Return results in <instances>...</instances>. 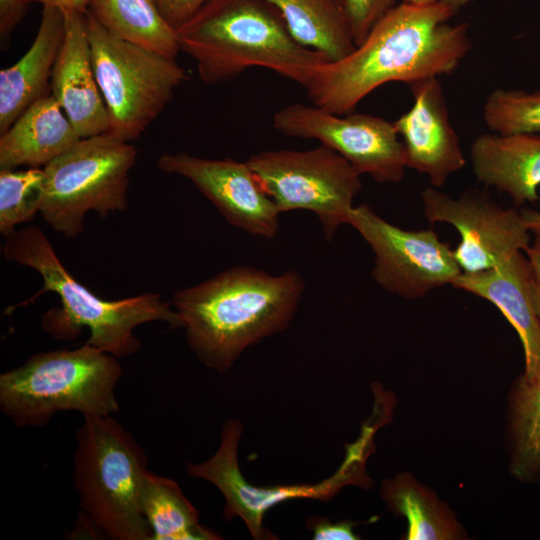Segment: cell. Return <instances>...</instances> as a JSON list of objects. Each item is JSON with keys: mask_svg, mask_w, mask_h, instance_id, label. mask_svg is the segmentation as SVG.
I'll return each instance as SVG.
<instances>
[{"mask_svg": "<svg viewBox=\"0 0 540 540\" xmlns=\"http://www.w3.org/2000/svg\"><path fill=\"white\" fill-rule=\"evenodd\" d=\"M483 119L494 133L540 135V91L495 89L485 100Z\"/></svg>", "mask_w": 540, "mask_h": 540, "instance_id": "obj_27", "label": "cell"}, {"mask_svg": "<svg viewBox=\"0 0 540 540\" xmlns=\"http://www.w3.org/2000/svg\"><path fill=\"white\" fill-rule=\"evenodd\" d=\"M157 166L163 173L192 182L232 226L266 239L276 237L281 212L247 161L179 152L162 154Z\"/></svg>", "mask_w": 540, "mask_h": 540, "instance_id": "obj_14", "label": "cell"}, {"mask_svg": "<svg viewBox=\"0 0 540 540\" xmlns=\"http://www.w3.org/2000/svg\"><path fill=\"white\" fill-rule=\"evenodd\" d=\"M473 1L474 0H403V2L413 3V4H441V5L448 6L457 12L462 7L467 6Z\"/></svg>", "mask_w": 540, "mask_h": 540, "instance_id": "obj_35", "label": "cell"}, {"mask_svg": "<svg viewBox=\"0 0 540 540\" xmlns=\"http://www.w3.org/2000/svg\"><path fill=\"white\" fill-rule=\"evenodd\" d=\"M86 18L109 131L130 142L161 114L186 72L175 58L113 35L88 12Z\"/></svg>", "mask_w": 540, "mask_h": 540, "instance_id": "obj_8", "label": "cell"}, {"mask_svg": "<svg viewBox=\"0 0 540 540\" xmlns=\"http://www.w3.org/2000/svg\"><path fill=\"white\" fill-rule=\"evenodd\" d=\"M524 252H518L495 268L461 273L452 286L494 304L516 330L524 350L521 378H540V321L531 300L530 268Z\"/></svg>", "mask_w": 540, "mask_h": 540, "instance_id": "obj_17", "label": "cell"}, {"mask_svg": "<svg viewBox=\"0 0 540 540\" xmlns=\"http://www.w3.org/2000/svg\"><path fill=\"white\" fill-rule=\"evenodd\" d=\"M247 163L279 211L307 210L319 219L326 240L347 224L362 187L361 174L327 146L306 150H268Z\"/></svg>", "mask_w": 540, "mask_h": 540, "instance_id": "obj_10", "label": "cell"}, {"mask_svg": "<svg viewBox=\"0 0 540 540\" xmlns=\"http://www.w3.org/2000/svg\"><path fill=\"white\" fill-rule=\"evenodd\" d=\"M118 358L89 343L40 352L0 375V410L18 427H41L61 411L109 416L119 411Z\"/></svg>", "mask_w": 540, "mask_h": 540, "instance_id": "obj_5", "label": "cell"}, {"mask_svg": "<svg viewBox=\"0 0 540 540\" xmlns=\"http://www.w3.org/2000/svg\"><path fill=\"white\" fill-rule=\"evenodd\" d=\"M456 13L441 4L395 5L349 55L317 67L304 87L312 105L343 115L386 83L451 74L471 48L468 24L448 23Z\"/></svg>", "mask_w": 540, "mask_h": 540, "instance_id": "obj_1", "label": "cell"}, {"mask_svg": "<svg viewBox=\"0 0 540 540\" xmlns=\"http://www.w3.org/2000/svg\"><path fill=\"white\" fill-rule=\"evenodd\" d=\"M281 15L303 46L338 61L356 47L343 6L337 0H265Z\"/></svg>", "mask_w": 540, "mask_h": 540, "instance_id": "obj_21", "label": "cell"}, {"mask_svg": "<svg viewBox=\"0 0 540 540\" xmlns=\"http://www.w3.org/2000/svg\"><path fill=\"white\" fill-rule=\"evenodd\" d=\"M0 135V170L45 167L81 138L52 94L33 103Z\"/></svg>", "mask_w": 540, "mask_h": 540, "instance_id": "obj_20", "label": "cell"}, {"mask_svg": "<svg viewBox=\"0 0 540 540\" xmlns=\"http://www.w3.org/2000/svg\"><path fill=\"white\" fill-rule=\"evenodd\" d=\"M3 254L8 261L35 270L43 281V287L27 303L48 291L60 297L61 308L48 311L42 320L43 329L55 338L73 339L85 327L90 331L87 343L122 358L141 348L134 334L137 326L161 321L171 328H182L179 314L159 294L116 301L96 296L63 266L38 226L16 230L6 237Z\"/></svg>", "mask_w": 540, "mask_h": 540, "instance_id": "obj_4", "label": "cell"}, {"mask_svg": "<svg viewBox=\"0 0 540 540\" xmlns=\"http://www.w3.org/2000/svg\"><path fill=\"white\" fill-rule=\"evenodd\" d=\"M136 159L135 146L110 131L80 138L43 167L39 213L53 230L74 238L83 232L89 211L105 217L126 210Z\"/></svg>", "mask_w": 540, "mask_h": 540, "instance_id": "obj_7", "label": "cell"}, {"mask_svg": "<svg viewBox=\"0 0 540 540\" xmlns=\"http://www.w3.org/2000/svg\"><path fill=\"white\" fill-rule=\"evenodd\" d=\"M44 195L43 168L0 170V232L6 238L15 227L33 220Z\"/></svg>", "mask_w": 540, "mask_h": 540, "instance_id": "obj_26", "label": "cell"}, {"mask_svg": "<svg viewBox=\"0 0 540 540\" xmlns=\"http://www.w3.org/2000/svg\"><path fill=\"white\" fill-rule=\"evenodd\" d=\"M176 32L180 51L195 61L207 84L258 66L305 87L317 67L328 61L296 41L265 0H209Z\"/></svg>", "mask_w": 540, "mask_h": 540, "instance_id": "obj_3", "label": "cell"}, {"mask_svg": "<svg viewBox=\"0 0 540 540\" xmlns=\"http://www.w3.org/2000/svg\"><path fill=\"white\" fill-rule=\"evenodd\" d=\"M87 12L121 39L171 58L180 52L177 32L162 16L156 0H89Z\"/></svg>", "mask_w": 540, "mask_h": 540, "instance_id": "obj_22", "label": "cell"}, {"mask_svg": "<svg viewBox=\"0 0 540 540\" xmlns=\"http://www.w3.org/2000/svg\"><path fill=\"white\" fill-rule=\"evenodd\" d=\"M29 3L37 2L43 7H55L62 10H76L86 13L88 9L89 0H27Z\"/></svg>", "mask_w": 540, "mask_h": 540, "instance_id": "obj_33", "label": "cell"}, {"mask_svg": "<svg viewBox=\"0 0 540 540\" xmlns=\"http://www.w3.org/2000/svg\"><path fill=\"white\" fill-rule=\"evenodd\" d=\"M30 3L27 0H0V36L5 41L23 18Z\"/></svg>", "mask_w": 540, "mask_h": 540, "instance_id": "obj_31", "label": "cell"}, {"mask_svg": "<svg viewBox=\"0 0 540 540\" xmlns=\"http://www.w3.org/2000/svg\"><path fill=\"white\" fill-rule=\"evenodd\" d=\"M511 473L525 482L540 479V378L521 377L511 399Z\"/></svg>", "mask_w": 540, "mask_h": 540, "instance_id": "obj_25", "label": "cell"}, {"mask_svg": "<svg viewBox=\"0 0 540 540\" xmlns=\"http://www.w3.org/2000/svg\"><path fill=\"white\" fill-rule=\"evenodd\" d=\"M65 35L50 89L81 138L109 131L107 109L94 73L86 13L63 10Z\"/></svg>", "mask_w": 540, "mask_h": 540, "instance_id": "obj_16", "label": "cell"}, {"mask_svg": "<svg viewBox=\"0 0 540 540\" xmlns=\"http://www.w3.org/2000/svg\"><path fill=\"white\" fill-rule=\"evenodd\" d=\"M141 509L150 527V540H219L199 523V513L179 485L147 471L141 488Z\"/></svg>", "mask_w": 540, "mask_h": 540, "instance_id": "obj_24", "label": "cell"}, {"mask_svg": "<svg viewBox=\"0 0 540 540\" xmlns=\"http://www.w3.org/2000/svg\"><path fill=\"white\" fill-rule=\"evenodd\" d=\"M304 289L296 271L235 266L177 291L171 304L198 360L225 372L245 349L288 327Z\"/></svg>", "mask_w": 540, "mask_h": 540, "instance_id": "obj_2", "label": "cell"}, {"mask_svg": "<svg viewBox=\"0 0 540 540\" xmlns=\"http://www.w3.org/2000/svg\"><path fill=\"white\" fill-rule=\"evenodd\" d=\"M209 0H156L166 22L175 30L180 28Z\"/></svg>", "mask_w": 540, "mask_h": 540, "instance_id": "obj_30", "label": "cell"}, {"mask_svg": "<svg viewBox=\"0 0 540 540\" xmlns=\"http://www.w3.org/2000/svg\"><path fill=\"white\" fill-rule=\"evenodd\" d=\"M425 218L448 223L460 234L453 250L462 273L486 271L518 252H525L532 234L517 208H503L486 192L464 191L453 198L435 187L421 193Z\"/></svg>", "mask_w": 540, "mask_h": 540, "instance_id": "obj_13", "label": "cell"}, {"mask_svg": "<svg viewBox=\"0 0 540 540\" xmlns=\"http://www.w3.org/2000/svg\"><path fill=\"white\" fill-rule=\"evenodd\" d=\"M352 226L372 249L374 281L387 292L417 299L452 285L462 273L449 244L432 229L407 230L380 217L367 204L350 211Z\"/></svg>", "mask_w": 540, "mask_h": 540, "instance_id": "obj_11", "label": "cell"}, {"mask_svg": "<svg viewBox=\"0 0 540 540\" xmlns=\"http://www.w3.org/2000/svg\"><path fill=\"white\" fill-rule=\"evenodd\" d=\"M337 1H338V2H339V3H340V4L342 5V6H343V4H342V0H337Z\"/></svg>", "mask_w": 540, "mask_h": 540, "instance_id": "obj_36", "label": "cell"}, {"mask_svg": "<svg viewBox=\"0 0 540 540\" xmlns=\"http://www.w3.org/2000/svg\"><path fill=\"white\" fill-rule=\"evenodd\" d=\"M238 420L223 424L221 442L216 453L205 462L187 463V475L215 485L225 498L223 517L230 521L239 517L256 540L276 539L263 525L266 512L273 506L294 499L327 501L346 485L370 487L372 481L366 473V460L373 447L358 438L346 448L342 464L334 474L316 484L255 486L243 476L238 463V443L243 432Z\"/></svg>", "mask_w": 540, "mask_h": 540, "instance_id": "obj_9", "label": "cell"}, {"mask_svg": "<svg viewBox=\"0 0 540 540\" xmlns=\"http://www.w3.org/2000/svg\"><path fill=\"white\" fill-rule=\"evenodd\" d=\"M413 105L393 123L404 146L407 168L425 175L432 187L443 186L466 165L438 77L409 85Z\"/></svg>", "mask_w": 540, "mask_h": 540, "instance_id": "obj_15", "label": "cell"}, {"mask_svg": "<svg viewBox=\"0 0 540 540\" xmlns=\"http://www.w3.org/2000/svg\"><path fill=\"white\" fill-rule=\"evenodd\" d=\"M526 254L530 268L531 300L534 311L540 321V235H535Z\"/></svg>", "mask_w": 540, "mask_h": 540, "instance_id": "obj_32", "label": "cell"}, {"mask_svg": "<svg viewBox=\"0 0 540 540\" xmlns=\"http://www.w3.org/2000/svg\"><path fill=\"white\" fill-rule=\"evenodd\" d=\"M470 160L477 181L515 205L540 200V135L481 134L472 142Z\"/></svg>", "mask_w": 540, "mask_h": 540, "instance_id": "obj_18", "label": "cell"}, {"mask_svg": "<svg viewBox=\"0 0 540 540\" xmlns=\"http://www.w3.org/2000/svg\"><path fill=\"white\" fill-rule=\"evenodd\" d=\"M306 523L315 540H356L360 538L353 532L356 522L347 520L331 522L328 518L313 516L308 518Z\"/></svg>", "mask_w": 540, "mask_h": 540, "instance_id": "obj_29", "label": "cell"}, {"mask_svg": "<svg viewBox=\"0 0 540 540\" xmlns=\"http://www.w3.org/2000/svg\"><path fill=\"white\" fill-rule=\"evenodd\" d=\"M64 35L63 10L44 6L30 48L16 63L0 71V134L28 107L48 95Z\"/></svg>", "mask_w": 540, "mask_h": 540, "instance_id": "obj_19", "label": "cell"}, {"mask_svg": "<svg viewBox=\"0 0 540 540\" xmlns=\"http://www.w3.org/2000/svg\"><path fill=\"white\" fill-rule=\"evenodd\" d=\"M381 496L392 512L408 521V540L462 538V527L448 506L411 474L402 473L383 482Z\"/></svg>", "mask_w": 540, "mask_h": 540, "instance_id": "obj_23", "label": "cell"}, {"mask_svg": "<svg viewBox=\"0 0 540 540\" xmlns=\"http://www.w3.org/2000/svg\"><path fill=\"white\" fill-rule=\"evenodd\" d=\"M521 213L529 231L534 235H540V211L524 208Z\"/></svg>", "mask_w": 540, "mask_h": 540, "instance_id": "obj_34", "label": "cell"}, {"mask_svg": "<svg viewBox=\"0 0 540 540\" xmlns=\"http://www.w3.org/2000/svg\"><path fill=\"white\" fill-rule=\"evenodd\" d=\"M148 460L117 420L85 416L76 433L73 482L88 527L112 540H150L141 509Z\"/></svg>", "mask_w": 540, "mask_h": 540, "instance_id": "obj_6", "label": "cell"}, {"mask_svg": "<svg viewBox=\"0 0 540 540\" xmlns=\"http://www.w3.org/2000/svg\"><path fill=\"white\" fill-rule=\"evenodd\" d=\"M396 0H342L355 45H359L371 28L392 7Z\"/></svg>", "mask_w": 540, "mask_h": 540, "instance_id": "obj_28", "label": "cell"}, {"mask_svg": "<svg viewBox=\"0 0 540 540\" xmlns=\"http://www.w3.org/2000/svg\"><path fill=\"white\" fill-rule=\"evenodd\" d=\"M272 125L289 137L318 140L378 183H399L405 175L403 143L394 123L382 117L294 103L278 110Z\"/></svg>", "mask_w": 540, "mask_h": 540, "instance_id": "obj_12", "label": "cell"}]
</instances>
